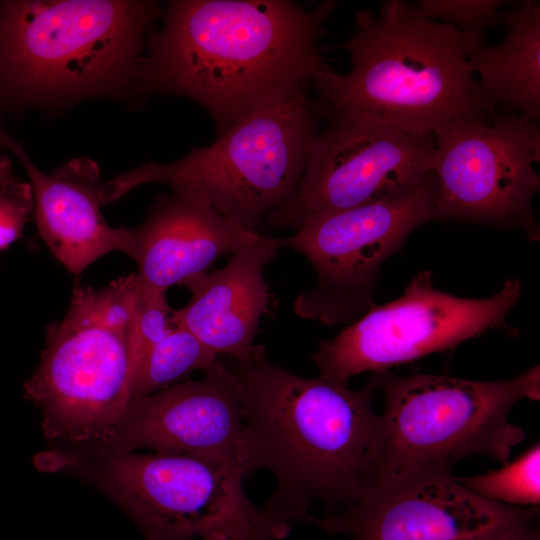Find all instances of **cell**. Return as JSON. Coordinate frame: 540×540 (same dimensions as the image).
<instances>
[{
    "instance_id": "1",
    "label": "cell",
    "mask_w": 540,
    "mask_h": 540,
    "mask_svg": "<svg viewBox=\"0 0 540 540\" xmlns=\"http://www.w3.org/2000/svg\"><path fill=\"white\" fill-rule=\"evenodd\" d=\"M336 5L290 0H174L150 35L134 99L175 95L211 116L217 138L246 116L307 93L326 66L318 41Z\"/></svg>"
},
{
    "instance_id": "2",
    "label": "cell",
    "mask_w": 540,
    "mask_h": 540,
    "mask_svg": "<svg viewBox=\"0 0 540 540\" xmlns=\"http://www.w3.org/2000/svg\"><path fill=\"white\" fill-rule=\"evenodd\" d=\"M226 365L239 391L251 467L275 479L267 510L291 526L312 524L315 502L332 514L369 489L379 415L368 383L354 390L299 376L273 363L261 344Z\"/></svg>"
},
{
    "instance_id": "3",
    "label": "cell",
    "mask_w": 540,
    "mask_h": 540,
    "mask_svg": "<svg viewBox=\"0 0 540 540\" xmlns=\"http://www.w3.org/2000/svg\"><path fill=\"white\" fill-rule=\"evenodd\" d=\"M485 39L422 14L416 5L384 2L360 10L355 30L338 47L350 54L344 74L324 66L310 87L309 104L327 121L366 119L411 134H433L461 120H487L496 112L483 97L468 61Z\"/></svg>"
},
{
    "instance_id": "4",
    "label": "cell",
    "mask_w": 540,
    "mask_h": 540,
    "mask_svg": "<svg viewBox=\"0 0 540 540\" xmlns=\"http://www.w3.org/2000/svg\"><path fill=\"white\" fill-rule=\"evenodd\" d=\"M155 1L0 0V116L134 99Z\"/></svg>"
},
{
    "instance_id": "5",
    "label": "cell",
    "mask_w": 540,
    "mask_h": 540,
    "mask_svg": "<svg viewBox=\"0 0 540 540\" xmlns=\"http://www.w3.org/2000/svg\"><path fill=\"white\" fill-rule=\"evenodd\" d=\"M367 383L385 399L369 489L451 473L454 463L474 455L508 463L525 437L508 413L519 400L540 399L539 365L499 381L384 371Z\"/></svg>"
},
{
    "instance_id": "6",
    "label": "cell",
    "mask_w": 540,
    "mask_h": 540,
    "mask_svg": "<svg viewBox=\"0 0 540 540\" xmlns=\"http://www.w3.org/2000/svg\"><path fill=\"white\" fill-rule=\"evenodd\" d=\"M140 282L75 286L67 313L48 326L40 364L24 394L52 439L107 443L132 402Z\"/></svg>"
},
{
    "instance_id": "7",
    "label": "cell",
    "mask_w": 540,
    "mask_h": 540,
    "mask_svg": "<svg viewBox=\"0 0 540 540\" xmlns=\"http://www.w3.org/2000/svg\"><path fill=\"white\" fill-rule=\"evenodd\" d=\"M317 133L307 93L256 111L207 147L129 172L134 186L192 185L222 214L259 232L265 217L297 194Z\"/></svg>"
},
{
    "instance_id": "8",
    "label": "cell",
    "mask_w": 540,
    "mask_h": 540,
    "mask_svg": "<svg viewBox=\"0 0 540 540\" xmlns=\"http://www.w3.org/2000/svg\"><path fill=\"white\" fill-rule=\"evenodd\" d=\"M105 472L148 540H284L292 528L248 498L251 471L233 459L113 452Z\"/></svg>"
},
{
    "instance_id": "9",
    "label": "cell",
    "mask_w": 540,
    "mask_h": 540,
    "mask_svg": "<svg viewBox=\"0 0 540 540\" xmlns=\"http://www.w3.org/2000/svg\"><path fill=\"white\" fill-rule=\"evenodd\" d=\"M434 172L415 187L361 206L308 216L280 247L304 255L316 284L299 294L295 313L326 325L359 319L376 304L380 267L400 250L410 233L436 220Z\"/></svg>"
},
{
    "instance_id": "10",
    "label": "cell",
    "mask_w": 540,
    "mask_h": 540,
    "mask_svg": "<svg viewBox=\"0 0 540 540\" xmlns=\"http://www.w3.org/2000/svg\"><path fill=\"white\" fill-rule=\"evenodd\" d=\"M522 293L520 280L510 277L491 297L460 298L436 289L431 272L421 271L398 299L375 305L322 341L312 358L319 377L347 384L357 374L389 371L490 330L508 329L506 317Z\"/></svg>"
},
{
    "instance_id": "11",
    "label": "cell",
    "mask_w": 540,
    "mask_h": 540,
    "mask_svg": "<svg viewBox=\"0 0 540 540\" xmlns=\"http://www.w3.org/2000/svg\"><path fill=\"white\" fill-rule=\"evenodd\" d=\"M436 220L523 229L539 240L532 207L540 178L537 122L512 114L451 122L434 133Z\"/></svg>"
},
{
    "instance_id": "12",
    "label": "cell",
    "mask_w": 540,
    "mask_h": 540,
    "mask_svg": "<svg viewBox=\"0 0 540 540\" xmlns=\"http://www.w3.org/2000/svg\"><path fill=\"white\" fill-rule=\"evenodd\" d=\"M435 156L433 134L406 133L366 119L327 121L314 137L296 196L265 222L297 231L310 215L399 195L433 174Z\"/></svg>"
},
{
    "instance_id": "13",
    "label": "cell",
    "mask_w": 540,
    "mask_h": 540,
    "mask_svg": "<svg viewBox=\"0 0 540 540\" xmlns=\"http://www.w3.org/2000/svg\"><path fill=\"white\" fill-rule=\"evenodd\" d=\"M538 514L485 499L441 473L369 489L312 524L347 540H513L538 528Z\"/></svg>"
},
{
    "instance_id": "14",
    "label": "cell",
    "mask_w": 540,
    "mask_h": 540,
    "mask_svg": "<svg viewBox=\"0 0 540 540\" xmlns=\"http://www.w3.org/2000/svg\"><path fill=\"white\" fill-rule=\"evenodd\" d=\"M203 373L133 401L106 444L113 452L228 458L252 472L236 380L218 360Z\"/></svg>"
},
{
    "instance_id": "15",
    "label": "cell",
    "mask_w": 540,
    "mask_h": 540,
    "mask_svg": "<svg viewBox=\"0 0 540 540\" xmlns=\"http://www.w3.org/2000/svg\"><path fill=\"white\" fill-rule=\"evenodd\" d=\"M171 187V194L156 196L139 226L128 228L124 250L137 263L141 286L166 292L262 235L219 212L199 188Z\"/></svg>"
},
{
    "instance_id": "16",
    "label": "cell",
    "mask_w": 540,
    "mask_h": 540,
    "mask_svg": "<svg viewBox=\"0 0 540 540\" xmlns=\"http://www.w3.org/2000/svg\"><path fill=\"white\" fill-rule=\"evenodd\" d=\"M0 139L29 178L33 217L40 237L71 273L79 275L112 251L124 252L128 228L110 227L101 213L100 190L104 183L96 162L77 157L46 174L5 128L1 116Z\"/></svg>"
},
{
    "instance_id": "17",
    "label": "cell",
    "mask_w": 540,
    "mask_h": 540,
    "mask_svg": "<svg viewBox=\"0 0 540 540\" xmlns=\"http://www.w3.org/2000/svg\"><path fill=\"white\" fill-rule=\"evenodd\" d=\"M279 238L261 235L229 261L184 283L189 302L173 309L172 324L191 332L215 354L245 360L253 352L260 320L274 309L266 266L278 256Z\"/></svg>"
},
{
    "instance_id": "18",
    "label": "cell",
    "mask_w": 540,
    "mask_h": 540,
    "mask_svg": "<svg viewBox=\"0 0 540 540\" xmlns=\"http://www.w3.org/2000/svg\"><path fill=\"white\" fill-rule=\"evenodd\" d=\"M507 33L494 46L479 43L468 53V61L485 100L531 120L540 118V4L520 3L500 13Z\"/></svg>"
},
{
    "instance_id": "19",
    "label": "cell",
    "mask_w": 540,
    "mask_h": 540,
    "mask_svg": "<svg viewBox=\"0 0 540 540\" xmlns=\"http://www.w3.org/2000/svg\"><path fill=\"white\" fill-rule=\"evenodd\" d=\"M217 357L191 332L174 326L138 359L132 380V402L166 389L196 370L205 371Z\"/></svg>"
},
{
    "instance_id": "20",
    "label": "cell",
    "mask_w": 540,
    "mask_h": 540,
    "mask_svg": "<svg viewBox=\"0 0 540 540\" xmlns=\"http://www.w3.org/2000/svg\"><path fill=\"white\" fill-rule=\"evenodd\" d=\"M457 480L485 499L516 507H536L540 503V445L537 442L499 469Z\"/></svg>"
},
{
    "instance_id": "21",
    "label": "cell",
    "mask_w": 540,
    "mask_h": 540,
    "mask_svg": "<svg viewBox=\"0 0 540 540\" xmlns=\"http://www.w3.org/2000/svg\"><path fill=\"white\" fill-rule=\"evenodd\" d=\"M499 0H422L416 7L426 17L445 20L462 33L485 39V30L499 21Z\"/></svg>"
},
{
    "instance_id": "22",
    "label": "cell",
    "mask_w": 540,
    "mask_h": 540,
    "mask_svg": "<svg viewBox=\"0 0 540 540\" xmlns=\"http://www.w3.org/2000/svg\"><path fill=\"white\" fill-rule=\"evenodd\" d=\"M33 211V193L28 181L11 176L0 184V251L22 236Z\"/></svg>"
},
{
    "instance_id": "23",
    "label": "cell",
    "mask_w": 540,
    "mask_h": 540,
    "mask_svg": "<svg viewBox=\"0 0 540 540\" xmlns=\"http://www.w3.org/2000/svg\"><path fill=\"white\" fill-rule=\"evenodd\" d=\"M172 312L166 291L145 288L140 284L137 302L136 363L150 347L174 328Z\"/></svg>"
},
{
    "instance_id": "24",
    "label": "cell",
    "mask_w": 540,
    "mask_h": 540,
    "mask_svg": "<svg viewBox=\"0 0 540 540\" xmlns=\"http://www.w3.org/2000/svg\"><path fill=\"white\" fill-rule=\"evenodd\" d=\"M9 150L0 139V184L12 176V163Z\"/></svg>"
},
{
    "instance_id": "25",
    "label": "cell",
    "mask_w": 540,
    "mask_h": 540,
    "mask_svg": "<svg viewBox=\"0 0 540 540\" xmlns=\"http://www.w3.org/2000/svg\"><path fill=\"white\" fill-rule=\"evenodd\" d=\"M513 540H540L539 528H536L528 534Z\"/></svg>"
},
{
    "instance_id": "26",
    "label": "cell",
    "mask_w": 540,
    "mask_h": 540,
    "mask_svg": "<svg viewBox=\"0 0 540 540\" xmlns=\"http://www.w3.org/2000/svg\"><path fill=\"white\" fill-rule=\"evenodd\" d=\"M196 540H225L221 537H207V538H203V539H196Z\"/></svg>"
}]
</instances>
